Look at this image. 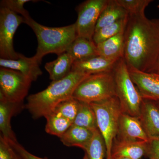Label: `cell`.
<instances>
[{"label":"cell","instance_id":"cell-15","mask_svg":"<svg viewBox=\"0 0 159 159\" xmlns=\"http://www.w3.org/2000/svg\"><path fill=\"white\" fill-rule=\"evenodd\" d=\"M118 61L111 60L98 55L74 61L72 71L80 72L88 75L110 72L113 70Z\"/></svg>","mask_w":159,"mask_h":159},{"label":"cell","instance_id":"cell-1","mask_svg":"<svg viewBox=\"0 0 159 159\" xmlns=\"http://www.w3.org/2000/svg\"><path fill=\"white\" fill-rule=\"evenodd\" d=\"M124 58L128 67L151 73L159 57V20L129 15L124 31Z\"/></svg>","mask_w":159,"mask_h":159},{"label":"cell","instance_id":"cell-28","mask_svg":"<svg viewBox=\"0 0 159 159\" xmlns=\"http://www.w3.org/2000/svg\"><path fill=\"white\" fill-rule=\"evenodd\" d=\"M31 1V0H3L1 1V7L7 8L27 20L31 17V16L28 11L24 8V5Z\"/></svg>","mask_w":159,"mask_h":159},{"label":"cell","instance_id":"cell-2","mask_svg":"<svg viewBox=\"0 0 159 159\" xmlns=\"http://www.w3.org/2000/svg\"><path fill=\"white\" fill-rule=\"evenodd\" d=\"M88 76L72 71L63 79L52 81L45 89L29 96L25 107L34 119L45 117L61 102L72 97L77 87Z\"/></svg>","mask_w":159,"mask_h":159},{"label":"cell","instance_id":"cell-31","mask_svg":"<svg viewBox=\"0 0 159 159\" xmlns=\"http://www.w3.org/2000/svg\"><path fill=\"white\" fill-rule=\"evenodd\" d=\"M7 142L11 145L12 148L17 152L22 159H48L42 158L36 156L28 151L17 141L14 142Z\"/></svg>","mask_w":159,"mask_h":159},{"label":"cell","instance_id":"cell-24","mask_svg":"<svg viewBox=\"0 0 159 159\" xmlns=\"http://www.w3.org/2000/svg\"><path fill=\"white\" fill-rule=\"evenodd\" d=\"M128 17L129 16L95 31L93 38V42L97 45L109 39L124 32Z\"/></svg>","mask_w":159,"mask_h":159},{"label":"cell","instance_id":"cell-18","mask_svg":"<svg viewBox=\"0 0 159 159\" xmlns=\"http://www.w3.org/2000/svg\"><path fill=\"white\" fill-rule=\"evenodd\" d=\"M124 32L97 45L99 56L109 60L118 61L123 58L124 53Z\"/></svg>","mask_w":159,"mask_h":159},{"label":"cell","instance_id":"cell-16","mask_svg":"<svg viewBox=\"0 0 159 159\" xmlns=\"http://www.w3.org/2000/svg\"><path fill=\"white\" fill-rule=\"evenodd\" d=\"M95 131L72 125L59 139L65 146H75L85 151L93 138Z\"/></svg>","mask_w":159,"mask_h":159},{"label":"cell","instance_id":"cell-3","mask_svg":"<svg viewBox=\"0 0 159 159\" xmlns=\"http://www.w3.org/2000/svg\"><path fill=\"white\" fill-rule=\"evenodd\" d=\"M25 24L31 28L37 37V51L33 57L39 64L47 54L54 53L58 55L66 52L77 37L75 23L64 27H47L31 17L25 20Z\"/></svg>","mask_w":159,"mask_h":159},{"label":"cell","instance_id":"cell-14","mask_svg":"<svg viewBox=\"0 0 159 159\" xmlns=\"http://www.w3.org/2000/svg\"><path fill=\"white\" fill-rule=\"evenodd\" d=\"M39 65L33 57H27L20 53L17 59H0L1 67L19 72L32 81H36L43 74Z\"/></svg>","mask_w":159,"mask_h":159},{"label":"cell","instance_id":"cell-36","mask_svg":"<svg viewBox=\"0 0 159 159\" xmlns=\"http://www.w3.org/2000/svg\"><path fill=\"white\" fill-rule=\"evenodd\" d=\"M155 74V75H156L157 77H159V75H158V74Z\"/></svg>","mask_w":159,"mask_h":159},{"label":"cell","instance_id":"cell-10","mask_svg":"<svg viewBox=\"0 0 159 159\" xmlns=\"http://www.w3.org/2000/svg\"><path fill=\"white\" fill-rule=\"evenodd\" d=\"M131 78L143 99L159 101V77L152 73L128 67Z\"/></svg>","mask_w":159,"mask_h":159},{"label":"cell","instance_id":"cell-29","mask_svg":"<svg viewBox=\"0 0 159 159\" xmlns=\"http://www.w3.org/2000/svg\"><path fill=\"white\" fill-rule=\"evenodd\" d=\"M0 159H22L2 136L0 137Z\"/></svg>","mask_w":159,"mask_h":159},{"label":"cell","instance_id":"cell-30","mask_svg":"<svg viewBox=\"0 0 159 159\" xmlns=\"http://www.w3.org/2000/svg\"><path fill=\"white\" fill-rule=\"evenodd\" d=\"M145 156L149 159H159V138L149 139Z\"/></svg>","mask_w":159,"mask_h":159},{"label":"cell","instance_id":"cell-19","mask_svg":"<svg viewBox=\"0 0 159 159\" xmlns=\"http://www.w3.org/2000/svg\"><path fill=\"white\" fill-rule=\"evenodd\" d=\"M57 59L47 63L45 69L52 81H57L68 75L72 71L74 61L70 55L64 52L57 55Z\"/></svg>","mask_w":159,"mask_h":159},{"label":"cell","instance_id":"cell-17","mask_svg":"<svg viewBox=\"0 0 159 159\" xmlns=\"http://www.w3.org/2000/svg\"><path fill=\"white\" fill-rule=\"evenodd\" d=\"M147 142H122L115 140L111 158L121 157L130 159H141L143 156H145Z\"/></svg>","mask_w":159,"mask_h":159},{"label":"cell","instance_id":"cell-37","mask_svg":"<svg viewBox=\"0 0 159 159\" xmlns=\"http://www.w3.org/2000/svg\"><path fill=\"white\" fill-rule=\"evenodd\" d=\"M157 7H158V8H159V4L158 5Z\"/></svg>","mask_w":159,"mask_h":159},{"label":"cell","instance_id":"cell-33","mask_svg":"<svg viewBox=\"0 0 159 159\" xmlns=\"http://www.w3.org/2000/svg\"><path fill=\"white\" fill-rule=\"evenodd\" d=\"M111 159H130L127 158L121 157H111Z\"/></svg>","mask_w":159,"mask_h":159},{"label":"cell","instance_id":"cell-26","mask_svg":"<svg viewBox=\"0 0 159 159\" xmlns=\"http://www.w3.org/2000/svg\"><path fill=\"white\" fill-rule=\"evenodd\" d=\"M80 101L71 97L61 102L52 112L61 116L74 122L79 108Z\"/></svg>","mask_w":159,"mask_h":159},{"label":"cell","instance_id":"cell-5","mask_svg":"<svg viewBox=\"0 0 159 159\" xmlns=\"http://www.w3.org/2000/svg\"><path fill=\"white\" fill-rule=\"evenodd\" d=\"M113 72L116 94L122 111L133 116L139 117L143 99L131 78L124 58L117 61Z\"/></svg>","mask_w":159,"mask_h":159},{"label":"cell","instance_id":"cell-22","mask_svg":"<svg viewBox=\"0 0 159 159\" xmlns=\"http://www.w3.org/2000/svg\"><path fill=\"white\" fill-rule=\"evenodd\" d=\"M73 125L92 131L98 129L96 114L90 103L80 102L78 112Z\"/></svg>","mask_w":159,"mask_h":159},{"label":"cell","instance_id":"cell-8","mask_svg":"<svg viewBox=\"0 0 159 159\" xmlns=\"http://www.w3.org/2000/svg\"><path fill=\"white\" fill-rule=\"evenodd\" d=\"M32 82L29 77L17 71L0 69V95L10 102L23 103Z\"/></svg>","mask_w":159,"mask_h":159},{"label":"cell","instance_id":"cell-35","mask_svg":"<svg viewBox=\"0 0 159 159\" xmlns=\"http://www.w3.org/2000/svg\"><path fill=\"white\" fill-rule=\"evenodd\" d=\"M156 102L157 105L159 107V101H158V102Z\"/></svg>","mask_w":159,"mask_h":159},{"label":"cell","instance_id":"cell-20","mask_svg":"<svg viewBox=\"0 0 159 159\" xmlns=\"http://www.w3.org/2000/svg\"><path fill=\"white\" fill-rule=\"evenodd\" d=\"M66 52L70 55L74 61L99 55L97 45L93 40L80 37H77L71 43Z\"/></svg>","mask_w":159,"mask_h":159},{"label":"cell","instance_id":"cell-21","mask_svg":"<svg viewBox=\"0 0 159 159\" xmlns=\"http://www.w3.org/2000/svg\"><path fill=\"white\" fill-rule=\"evenodd\" d=\"M128 16L127 11L117 3L116 0H109L107 6L99 16L95 31Z\"/></svg>","mask_w":159,"mask_h":159},{"label":"cell","instance_id":"cell-13","mask_svg":"<svg viewBox=\"0 0 159 159\" xmlns=\"http://www.w3.org/2000/svg\"><path fill=\"white\" fill-rule=\"evenodd\" d=\"M24 107L23 103H14L8 101L0 95V130L1 135L9 142H16L17 139L11 125L13 116Z\"/></svg>","mask_w":159,"mask_h":159},{"label":"cell","instance_id":"cell-27","mask_svg":"<svg viewBox=\"0 0 159 159\" xmlns=\"http://www.w3.org/2000/svg\"><path fill=\"white\" fill-rule=\"evenodd\" d=\"M117 3L125 9L129 16L145 14V9L152 0H116Z\"/></svg>","mask_w":159,"mask_h":159},{"label":"cell","instance_id":"cell-12","mask_svg":"<svg viewBox=\"0 0 159 159\" xmlns=\"http://www.w3.org/2000/svg\"><path fill=\"white\" fill-rule=\"evenodd\" d=\"M139 118L149 139L159 138V107L156 102L143 99Z\"/></svg>","mask_w":159,"mask_h":159},{"label":"cell","instance_id":"cell-6","mask_svg":"<svg viewBox=\"0 0 159 159\" xmlns=\"http://www.w3.org/2000/svg\"><path fill=\"white\" fill-rule=\"evenodd\" d=\"M116 97L113 70L89 75L77 87L73 98L91 103Z\"/></svg>","mask_w":159,"mask_h":159},{"label":"cell","instance_id":"cell-34","mask_svg":"<svg viewBox=\"0 0 159 159\" xmlns=\"http://www.w3.org/2000/svg\"><path fill=\"white\" fill-rule=\"evenodd\" d=\"M83 159H89L88 157L87 154L86 153H85Z\"/></svg>","mask_w":159,"mask_h":159},{"label":"cell","instance_id":"cell-32","mask_svg":"<svg viewBox=\"0 0 159 159\" xmlns=\"http://www.w3.org/2000/svg\"><path fill=\"white\" fill-rule=\"evenodd\" d=\"M150 73L159 75V57L156 64L155 66L154 67L153 69H152V70Z\"/></svg>","mask_w":159,"mask_h":159},{"label":"cell","instance_id":"cell-23","mask_svg":"<svg viewBox=\"0 0 159 159\" xmlns=\"http://www.w3.org/2000/svg\"><path fill=\"white\" fill-rule=\"evenodd\" d=\"M45 118L47 120L46 132L59 138L73 125V122L69 119L53 112L49 114Z\"/></svg>","mask_w":159,"mask_h":159},{"label":"cell","instance_id":"cell-25","mask_svg":"<svg viewBox=\"0 0 159 159\" xmlns=\"http://www.w3.org/2000/svg\"><path fill=\"white\" fill-rule=\"evenodd\" d=\"M89 159H103L107 157L105 142L99 129L94 131L93 136L85 150Z\"/></svg>","mask_w":159,"mask_h":159},{"label":"cell","instance_id":"cell-4","mask_svg":"<svg viewBox=\"0 0 159 159\" xmlns=\"http://www.w3.org/2000/svg\"><path fill=\"white\" fill-rule=\"evenodd\" d=\"M97 117L98 129L105 142L107 159H111L114 141L118 133L119 119L123 113L118 97L90 103Z\"/></svg>","mask_w":159,"mask_h":159},{"label":"cell","instance_id":"cell-11","mask_svg":"<svg viewBox=\"0 0 159 159\" xmlns=\"http://www.w3.org/2000/svg\"><path fill=\"white\" fill-rule=\"evenodd\" d=\"M115 140L122 142H148L139 117L122 113L119 119L118 133Z\"/></svg>","mask_w":159,"mask_h":159},{"label":"cell","instance_id":"cell-9","mask_svg":"<svg viewBox=\"0 0 159 159\" xmlns=\"http://www.w3.org/2000/svg\"><path fill=\"white\" fill-rule=\"evenodd\" d=\"M109 0H87L77 6L78 17L76 26L77 37L93 40L100 14Z\"/></svg>","mask_w":159,"mask_h":159},{"label":"cell","instance_id":"cell-7","mask_svg":"<svg viewBox=\"0 0 159 159\" xmlns=\"http://www.w3.org/2000/svg\"><path fill=\"white\" fill-rule=\"evenodd\" d=\"M25 23V18L6 8L0 9L1 58L17 59L20 53L15 51L13 37L19 26Z\"/></svg>","mask_w":159,"mask_h":159}]
</instances>
